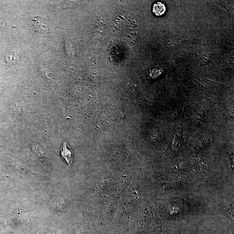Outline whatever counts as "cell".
Returning a JSON list of instances; mask_svg holds the SVG:
<instances>
[{
  "mask_svg": "<svg viewBox=\"0 0 234 234\" xmlns=\"http://www.w3.org/2000/svg\"><path fill=\"white\" fill-rule=\"evenodd\" d=\"M60 156L62 160L68 165H71L73 161V154L72 150L65 142H63L61 147Z\"/></svg>",
  "mask_w": 234,
  "mask_h": 234,
  "instance_id": "7a4b0ae2",
  "label": "cell"
},
{
  "mask_svg": "<svg viewBox=\"0 0 234 234\" xmlns=\"http://www.w3.org/2000/svg\"><path fill=\"white\" fill-rule=\"evenodd\" d=\"M33 25L36 33L42 37H46L50 33V29L47 22L38 16L33 20Z\"/></svg>",
  "mask_w": 234,
  "mask_h": 234,
  "instance_id": "6da1fadb",
  "label": "cell"
},
{
  "mask_svg": "<svg viewBox=\"0 0 234 234\" xmlns=\"http://www.w3.org/2000/svg\"><path fill=\"white\" fill-rule=\"evenodd\" d=\"M166 6L161 1H157L153 4L152 12L157 16H163L166 12Z\"/></svg>",
  "mask_w": 234,
  "mask_h": 234,
  "instance_id": "3957f363",
  "label": "cell"
},
{
  "mask_svg": "<svg viewBox=\"0 0 234 234\" xmlns=\"http://www.w3.org/2000/svg\"><path fill=\"white\" fill-rule=\"evenodd\" d=\"M20 58V55L17 53L11 52L8 53L5 56V62L8 63L15 64L18 61Z\"/></svg>",
  "mask_w": 234,
  "mask_h": 234,
  "instance_id": "277c9868",
  "label": "cell"
},
{
  "mask_svg": "<svg viewBox=\"0 0 234 234\" xmlns=\"http://www.w3.org/2000/svg\"><path fill=\"white\" fill-rule=\"evenodd\" d=\"M7 30L6 27V21L2 16L0 15V31Z\"/></svg>",
  "mask_w": 234,
  "mask_h": 234,
  "instance_id": "5b68a950",
  "label": "cell"
}]
</instances>
